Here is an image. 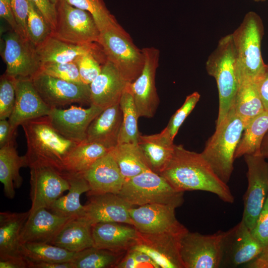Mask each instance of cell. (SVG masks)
<instances>
[{
	"label": "cell",
	"instance_id": "1",
	"mask_svg": "<svg viewBox=\"0 0 268 268\" xmlns=\"http://www.w3.org/2000/svg\"><path fill=\"white\" fill-rule=\"evenodd\" d=\"M176 190L206 191L225 202L234 201L230 188L214 172L201 153L175 145L172 156L160 174Z\"/></svg>",
	"mask_w": 268,
	"mask_h": 268
},
{
	"label": "cell",
	"instance_id": "2",
	"mask_svg": "<svg viewBox=\"0 0 268 268\" xmlns=\"http://www.w3.org/2000/svg\"><path fill=\"white\" fill-rule=\"evenodd\" d=\"M21 126L26 140L27 151L24 156L28 167L32 163H43L63 174L65 160L78 143L61 134L47 116L29 120Z\"/></svg>",
	"mask_w": 268,
	"mask_h": 268
},
{
	"label": "cell",
	"instance_id": "3",
	"mask_svg": "<svg viewBox=\"0 0 268 268\" xmlns=\"http://www.w3.org/2000/svg\"><path fill=\"white\" fill-rule=\"evenodd\" d=\"M264 34L262 19L253 11L246 14L242 23L232 34L238 83L246 80L257 81L262 75L266 65L261 52Z\"/></svg>",
	"mask_w": 268,
	"mask_h": 268
},
{
	"label": "cell",
	"instance_id": "4",
	"mask_svg": "<svg viewBox=\"0 0 268 268\" xmlns=\"http://www.w3.org/2000/svg\"><path fill=\"white\" fill-rule=\"evenodd\" d=\"M246 126L232 107L225 119L216 127L201 152L214 172L226 184L233 172L235 152Z\"/></svg>",
	"mask_w": 268,
	"mask_h": 268
},
{
	"label": "cell",
	"instance_id": "5",
	"mask_svg": "<svg viewBox=\"0 0 268 268\" xmlns=\"http://www.w3.org/2000/svg\"><path fill=\"white\" fill-rule=\"evenodd\" d=\"M208 74L216 82L219 109L216 127L225 119L232 106L238 87L236 57L232 34L222 37L205 63Z\"/></svg>",
	"mask_w": 268,
	"mask_h": 268
},
{
	"label": "cell",
	"instance_id": "6",
	"mask_svg": "<svg viewBox=\"0 0 268 268\" xmlns=\"http://www.w3.org/2000/svg\"><path fill=\"white\" fill-rule=\"evenodd\" d=\"M184 193L160 174L148 170L126 181L118 195L133 206L160 203L176 208L184 202Z\"/></svg>",
	"mask_w": 268,
	"mask_h": 268
},
{
	"label": "cell",
	"instance_id": "7",
	"mask_svg": "<svg viewBox=\"0 0 268 268\" xmlns=\"http://www.w3.org/2000/svg\"><path fill=\"white\" fill-rule=\"evenodd\" d=\"M97 43L107 60L113 64L126 81L132 82L140 75L144 64V54L121 25L101 31Z\"/></svg>",
	"mask_w": 268,
	"mask_h": 268
},
{
	"label": "cell",
	"instance_id": "8",
	"mask_svg": "<svg viewBox=\"0 0 268 268\" xmlns=\"http://www.w3.org/2000/svg\"><path fill=\"white\" fill-rule=\"evenodd\" d=\"M226 232L208 235L188 230L180 241V256L185 268H217L223 261Z\"/></svg>",
	"mask_w": 268,
	"mask_h": 268
},
{
	"label": "cell",
	"instance_id": "9",
	"mask_svg": "<svg viewBox=\"0 0 268 268\" xmlns=\"http://www.w3.org/2000/svg\"><path fill=\"white\" fill-rule=\"evenodd\" d=\"M56 6V25L51 36L75 44L98 42L100 31L90 13L66 0H58Z\"/></svg>",
	"mask_w": 268,
	"mask_h": 268
},
{
	"label": "cell",
	"instance_id": "10",
	"mask_svg": "<svg viewBox=\"0 0 268 268\" xmlns=\"http://www.w3.org/2000/svg\"><path fill=\"white\" fill-rule=\"evenodd\" d=\"M0 55L6 65L5 73L9 76L32 79L40 72L36 47L12 29L0 39Z\"/></svg>",
	"mask_w": 268,
	"mask_h": 268
},
{
	"label": "cell",
	"instance_id": "11",
	"mask_svg": "<svg viewBox=\"0 0 268 268\" xmlns=\"http://www.w3.org/2000/svg\"><path fill=\"white\" fill-rule=\"evenodd\" d=\"M248 168V188L243 197L242 220L251 231L268 196V164L261 153L244 156Z\"/></svg>",
	"mask_w": 268,
	"mask_h": 268
},
{
	"label": "cell",
	"instance_id": "12",
	"mask_svg": "<svg viewBox=\"0 0 268 268\" xmlns=\"http://www.w3.org/2000/svg\"><path fill=\"white\" fill-rule=\"evenodd\" d=\"M30 197L31 206L29 213L38 209H48L53 202L68 191V179L54 167L43 163L29 165Z\"/></svg>",
	"mask_w": 268,
	"mask_h": 268
},
{
	"label": "cell",
	"instance_id": "13",
	"mask_svg": "<svg viewBox=\"0 0 268 268\" xmlns=\"http://www.w3.org/2000/svg\"><path fill=\"white\" fill-rule=\"evenodd\" d=\"M188 230L185 227L177 230L157 233L138 231L136 242L130 249L145 253L160 268H185L180 256V241Z\"/></svg>",
	"mask_w": 268,
	"mask_h": 268
},
{
	"label": "cell",
	"instance_id": "14",
	"mask_svg": "<svg viewBox=\"0 0 268 268\" xmlns=\"http://www.w3.org/2000/svg\"><path fill=\"white\" fill-rule=\"evenodd\" d=\"M142 50L144 56L143 68L140 75L130 83L139 117L151 118L154 116L159 103L155 75L160 51L154 47H145Z\"/></svg>",
	"mask_w": 268,
	"mask_h": 268
},
{
	"label": "cell",
	"instance_id": "15",
	"mask_svg": "<svg viewBox=\"0 0 268 268\" xmlns=\"http://www.w3.org/2000/svg\"><path fill=\"white\" fill-rule=\"evenodd\" d=\"M32 80L41 97L51 108L73 103L90 104L89 85L69 82L40 72Z\"/></svg>",
	"mask_w": 268,
	"mask_h": 268
},
{
	"label": "cell",
	"instance_id": "16",
	"mask_svg": "<svg viewBox=\"0 0 268 268\" xmlns=\"http://www.w3.org/2000/svg\"><path fill=\"white\" fill-rule=\"evenodd\" d=\"M102 110L91 104L87 108L74 106L66 109L53 108L47 117L61 134L79 143L85 141L90 124Z\"/></svg>",
	"mask_w": 268,
	"mask_h": 268
},
{
	"label": "cell",
	"instance_id": "17",
	"mask_svg": "<svg viewBox=\"0 0 268 268\" xmlns=\"http://www.w3.org/2000/svg\"><path fill=\"white\" fill-rule=\"evenodd\" d=\"M176 208L152 203L132 206L129 211L133 226L143 233H157L181 229L185 226L177 219Z\"/></svg>",
	"mask_w": 268,
	"mask_h": 268
},
{
	"label": "cell",
	"instance_id": "18",
	"mask_svg": "<svg viewBox=\"0 0 268 268\" xmlns=\"http://www.w3.org/2000/svg\"><path fill=\"white\" fill-rule=\"evenodd\" d=\"M51 109L38 93L31 78H16L15 102L8 119L13 132L26 121L47 116Z\"/></svg>",
	"mask_w": 268,
	"mask_h": 268
},
{
	"label": "cell",
	"instance_id": "19",
	"mask_svg": "<svg viewBox=\"0 0 268 268\" xmlns=\"http://www.w3.org/2000/svg\"><path fill=\"white\" fill-rule=\"evenodd\" d=\"M84 205L85 217L93 225L99 222H115L133 225L129 211L133 206L118 194L88 195Z\"/></svg>",
	"mask_w": 268,
	"mask_h": 268
},
{
	"label": "cell",
	"instance_id": "20",
	"mask_svg": "<svg viewBox=\"0 0 268 268\" xmlns=\"http://www.w3.org/2000/svg\"><path fill=\"white\" fill-rule=\"evenodd\" d=\"M128 83L113 64L107 60L100 74L89 85L90 105L103 110L119 104Z\"/></svg>",
	"mask_w": 268,
	"mask_h": 268
},
{
	"label": "cell",
	"instance_id": "21",
	"mask_svg": "<svg viewBox=\"0 0 268 268\" xmlns=\"http://www.w3.org/2000/svg\"><path fill=\"white\" fill-rule=\"evenodd\" d=\"M263 248L264 246L241 220L226 231L223 260L225 259L234 267L248 264L255 259Z\"/></svg>",
	"mask_w": 268,
	"mask_h": 268
},
{
	"label": "cell",
	"instance_id": "22",
	"mask_svg": "<svg viewBox=\"0 0 268 268\" xmlns=\"http://www.w3.org/2000/svg\"><path fill=\"white\" fill-rule=\"evenodd\" d=\"M90 190L87 196L105 193L118 194L125 179L109 152L95 161L83 174Z\"/></svg>",
	"mask_w": 268,
	"mask_h": 268
},
{
	"label": "cell",
	"instance_id": "23",
	"mask_svg": "<svg viewBox=\"0 0 268 268\" xmlns=\"http://www.w3.org/2000/svg\"><path fill=\"white\" fill-rule=\"evenodd\" d=\"M74 217L55 214L45 208L30 213L20 233L21 244L25 243L50 244L66 224Z\"/></svg>",
	"mask_w": 268,
	"mask_h": 268
},
{
	"label": "cell",
	"instance_id": "24",
	"mask_svg": "<svg viewBox=\"0 0 268 268\" xmlns=\"http://www.w3.org/2000/svg\"><path fill=\"white\" fill-rule=\"evenodd\" d=\"M138 231L127 223L105 222L92 225L94 247L125 253L136 243Z\"/></svg>",
	"mask_w": 268,
	"mask_h": 268
},
{
	"label": "cell",
	"instance_id": "25",
	"mask_svg": "<svg viewBox=\"0 0 268 268\" xmlns=\"http://www.w3.org/2000/svg\"><path fill=\"white\" fill-rule=\"evenodd\" d=\"M36 50L41 65L47 63L74 62L78 57L89 53L106 58L98 43L75 44L62 41L52 36L37 46Z\"/></svg>",
	"mask_w": 268,
	"mask_h": 268
},
{
	"label": "cell",
	"instance_id": "26",
	"mask_svg": "<svg viewBox=\"0 0 268 268\" xmlns=\"http://www.w3.org/2000/svg\"><path fill=\"white\" fill-rule=\"evenodd\" d=\"M122 122L119 103L103 109L90 124L85 141L111 149L118 143Z\"/></svg>",
	"mask_w": 268,
	"mask_h": 268
},
{
	"label": "cell",
	"instance_id": "27",
	"mask_svg": "<svg viewBox=\"0 0 268 268\" xmlns=\"http://www.w3.org/2000/svg\"><path fill=\"white\" fill-rule=\"evenodd\" d=\"M163 131L151 135L140 134L137 144L150 169L160 174L170 161L175 144Z\"/></svg>",
	"mask_w": 268,
	"mask_h": 268
},
{
	"label": "cell",
	"instance_id": "28",
	"mask_svg": "<svg viewBox=\"0 0 268 268\" xmlns=\"http://www.w3.org/2000/svg\"><path fill=\"white\" fill-rule=\"evenodd\" d=\"M26 167H28L27 159L24 155H18L14 139L0 147V181L7 198L13 199L15 189L21 186L23 179L19 171L20 168Z\"/></svg>",
	"mask_w": 268,
	"mask_h": 268
},
{
	"label": "cell",
	"instance_id": "29",
	"mask_svg": "<svg viewBox=\"0 0 268 268\" xmlns=\"http://www.w3.org/2000/svg\"><path fill=\"white\" fill-rule=\"evenodd\" d=\"M50 244L75 253L93 247L92 225L84 216L73 218Z\"/></svg>",
	"mask_w": 268,
	"mask_h": 268
},
{
	"label": "cell",
	"instance_id": "30",
	"mask_svg": "<svg viewBox=\"0 0 268 268\" xmlns=\"http://www.w3.org/2000/svg\"><path fill=\"white\" fill-rule=\"evenodd\" d=\"M30 214L23 212L0 213V258L21 255L20 235Z\"/></svg>",
	"mask_w": 268,
	"mask_h": 268
},
{
	"label": "cell",
	"instance_id": "31",
	"mask_svg": "<svg viewBox=\"0 0 268 268\" xmlns=\"http://www.w3.org/2000/svg\"><path fill=\"white\" fill-rule=\"evenodd\" d=\"M69 184L68 193L58 198L47 209L65 217L84 216V205L80 201L81 195L90 190L89 186L82 174L66 176Z\"/></svg>",
	"mask_w": 268,
	"mask_h": 268
},
{
	"label": "cell",
	"instance_id": "32",
	"mask_svg": "<svg viewBox=\"0 0 268 268\" xmlns=\"http://www.w3.org/2000/svg\"><path fill=\"white\" fill-rule=\"evenodd\" d=\"M110 150L94 142L78 143L69 152L64 163V175L82 174L98 159Z\"/></svg>",
	"mask_w": 268,
	"mask_h": 268
},
{
	"label": "cell",
	"instance_id": "33",
	"mask_svg": "<svg viewBox=\"0 0 268 268\" xmlns=\"http://www.w3.org/2000/svg\"><path fill=\"white\" fill-rule=\"evenodd\" d=\"M232 107L246 125L252 119L265 111L257 81L246 80L239 82Z\"/></svg>",
	"mask_w": 268,
	"mask_h": 268
},
{
	"label": "cell",
	"instance_id": "34",
	"mask_svg": "<svg viewBox=\"0 0 268 268\" xmlns=\"http://www.w3.org/2000/svg\"><path fill=\"white\" fill-rule=\"evenodd\" d=\"M110 151L125 182L143 172L151 170L137 143H118Z\"/></svg>",
	"mask_w": 268,
	"mask_h": 268
},
{
	"label": "cell",
	"instance_id": "35",
	"mask_svg": "<svg viewBox=\"0 0 268 268\" xmlns=\"http://www.w3.org/2000/svg\"><path fill=\"white\" fill-rule=\"evenodd\" d=\"M268 131V111L258 115L246 125L236 148L234 158L260 153L262 140Z\"/></svg>",
	"mask_w": 268,
	"mask_h": 268
},
{
	"label": "cell",
	"instance_id": "36",
	"mask_svg": "<svg viewBox=\"0 0 268 268\" xmlns=\"http://www.w3.org/2000/svg\"><path fill=\"white\" fill-rule=\"evenodd\" d=\"M130 83H128L119 102L122 113V122L118 143H137L141 134L138 129L139 117L134 102Z\"/></svg>",
	"mask_w": 268,
	"mask_h": 268
},
{
	"label": "cell",
	"instance_id": "37",
	"mask_svg": "<svg viewBox=\"0 0 268 268\" xmlns=\"http://www.w3.org/2000/svg\"><path fill=\"white\" fill-rule=\"evenodd\" d=\"M20 252L29 261L47 263L71 262L76 253L46 243L21 244Z\"/></svg>",
	"mask_w": 268,
	"mask_h": 268
},
{
	"label": "cell",
	"instance_id": "38",
	"mask_svg": "<svg viewBox=\"0 0 268 268\" xmlns=\"http://www.w3.org/2000/svg\"><path fill=\"white\" fill-rule=\"evenodd\" d=\"M125 254L93 246L76 252L71 262L73 268H114Z\"/></svg>",
	"mask_w": 268,
	"mask_h": 268
},
{
	"label": "cell",
	"instance_id": "39",
	"mask_svg": "<svg viewBox=\"0 0 268 268\" xmlns=\"http://www.w3.org/2000/svg\"><path fill=\"white\" fill-rule=\"evenodd\" d=\"M70 5L86 11L93 16L100 31L120 25L103 0H66Z\"/></svg>",
	"mask_w": 268,
	"mask_h": 268
},
{
	"label": "cell",
	"instance_id": "40",
	"mask_svg": "<svg viewBox=\"0 0 268 268\" xmlns=\"http://www.w3.org/2000/svg\"><path fill=\"white\" fill-rule=\"evenodd\" d=\"M28 0L27 35L28 40L36 47L52 35V29L34 3Z\"/></svg>",
	"mask_w": 268,
	"mask_h": 268
},
{
	"label": "cell",
	"instance_id": "41",
	"mask_svg": "<svg viewBox=\"0 0 268 268\" xmlns=\"http://www.w3.org/2000/svg\"><path fill=\"white\" fill-rule=\"evenodd\" d=\"M107 59L89 53L78 57L74 61L77 66L81 81L87 85L97 77Z\"/></svg>",
	"mask_w": 268,
	"mask_h": 268
},
{
	"label": "cell",
	"instance_id": "42",
	"mask_svg": "<svg viewBox=\"0 0 268 268\" xmlns=\"http://www.w3.org/2000/svg\"><path fill=\"white\" fill-rule=\"evenodd\" d=\"M16 99V78L6 73L0 78V120L10 116Z\"/></svg>",
	"mask_w": 268,
	"mask_h": 268
},
{
	"label": "cell",
	"instance_id": "43",
	"mask_svg": "<svg viewBox=\"0 0 268 268\" xmlns=\"http://www.w3.org/2000/svg\"><path fill=\"white\" fill-rule=\"evenodd\" d=\"M200 98V94L198 92L189 95L182 106L171 117L167 126L163 130L171 139L174 140L180 127L194 109Z\"/></svg>",
	"mask_w": 268,
	"mask_h": 268
},
{
	"label": "cell",
	"instance_id": "44",
	"mask_svg": "<svg viewBox=\"0 0 268 268\" xmlns=\"http://www.w3.org/2000/svg\"><path fill=\"white\" fill-rule=\"evenodd\" d=\"M40 72L69 82L83 83L81 80L77 66L74 62L43 64Z\"/></svg>",
	"mask_w": 268,
	"mask_h": 268
},
{
	"label": "cell",
	"instance_id": "45",
	"mask_svg": "<svg viewBox=\"0 0 268 268\" xmlns=\"http://www.w3.org/2000/svg\"><path fill=\"white\" fill-rule=\"evenodd\" d=\"M114 268H160V267L145 253L129 249Z\"/></svg>",
	"mask_w": 268,
	"mask_h": 268
},
{
	"label": "cell",
	"instance_id": "46",
	"mask_svg": "<svg viewBox=\"0 0 268 268\" xmlns=\"http://www.w3.org/2000/svg\"><path fill=\"white\" fill-rule=\"evenodd\" d=\"M251 232L264 247L268 244V196Z\"/></svg>",
	"mask_w": 268,
	"mask_h": 268
},
{
	"label": "cell",
	"instance_id": "47",
	"mask_svg": "<svg viewBox=\"0 0 268 268\" xmlns=\"http://www.w3.org/2000/svg\"><path fill=\"white\" fill-rule=\"evenodd\" d=\"M11 5L15 19L21 35L27 39V20L29 12L28 0H11Z\"/></svg>",
	"mask_w": 268,
	"mask_h": 268
},
{
	"label": "cell",
	"instance_id": "48",
	"mask_svg": "<svg viewBox=\"0 0 268 268\" xmlns=\"http://www.w3.org/2000/svg\"><path fill=\"white\" fill-rule=\"evenodd\" d=\"M36 6L53 31L56 25L57 11L55 4L50 0H29Z\"/></svg>",
	"mask_w": 268,
	"mask_h": 268
},
{
	"label": "cell",
	"instance_id": "49",
	"mask_svg": "<svg viewBox=\"0 0 268 268\" xmlns=\"http://www.w3.org/2000/svg\"><path fill=\"white\" fill-rule=\"evenodd\" d=\"M0 16L7 21L13 30L21 35L12 11L11 0H0Z\"/></svg>",
	"mask_w": 268,
	"mask_h": 268
},
{
	"label": "cell",
	"instance_id": "50",
	"mask_svg": "<svg viewBox=\"0 0 268 268\" xmlns=\"http://www.w3.org/2000/svg\"><path fill=\"white\" fill-rule=\"evenodd\" d=\"M0 268H29V261L22 255L0 258Z\"/></svg>",
	"mask_w": 268,
	"mask_h": 268
},
{
	"label": "cell",
	"instance_id": "51",
	"mask_svg": "<svg viewBox=\"0 0 268 268\" xmlns=\"http://www.w3.org/2000/svg\"><path fill=\"white\" fill-rule=\"evenodd\" d=\"M257 85L264 108L268 111V65H266L262 75L257 80Z\"/></svg>",
	"mask_w": 268,
	"mask_h": 268
},
{
	"label": "cell",
	"instance_id": "52",
	"mask_svg": "<svg viewBox=\"0 0 268 268\" xmlns=\"http://www.w3.org/2000/svg\"><path fill=\"white\" fill-rule=\"evenodd\" d=\"M15 133L12 131L7 119L0 120V147L15 139Z\"/></svg>",
	"mask_w": 268,
	"mask_h": 268
},
{
	"label": "cell",
	"instance_id": "53",
	"mask_svg": "<svg viewBox=\"0 0 268 268\" xmlns=\"http://www.w3.org/2000/svg\"><path fill=\"white\" fill-rule=\"evenodd\" d=\"M249 268H268V244L261 253L253 260L247 264Z\"/></svg>",
	"mask_w": 268,
	"mask_h": 268
},
{
	"label": "cell",
	"instance_id": "54",
	"mask_svg": "<svg viewBox=\"0 0 268 268\" xmlns=\"http://www.w3.org/2000/svg\"><path fill=\"white\" fill-rule=\"evenodd\" d=\"M29 268H73L71 262L65 263L35 262L29 261Z\"/></svg>",
	"mask_w": 268,
	"mask_h": 268
},
{
	"label": "cell",
	"instance_id": "55",
	"mask_svg": "<svg viewBox=\"0 0 268 268\" xmlns=\"http://www.w3.org/2000/svg\"><path fill=\"white\" fill-rule=\"evenodd\" d=\"M260 153L264 158L268 159V131L262 140Z\"/></svg>",
	"mask_w": 268,
	"mask_h": 268
},
{
	"label": "cell",
	"instance_id": "56",
	"mask_svg": "<svg viewBox=\"0 0 268 268\" xmlns=\"http://www.w3.org/2000/svg\"><path fill=\"white\" fill-rule=\"evenodd\" d=\"M53 3L56 4L58 0H50Z\"/></svg>",
	"mask_w": 268,
	"mask_h": 268
},
{
	"label": "cell",
	"instance_id": "57",
	"mask_svg": "<svg viewBox=\"0 0 268 268\" xmlns=\"http://www.w3.org/2000/svg\"><path fill=\"white\" fill-rule=\"evenodd\" d=\"M253 0L256 2H263V1H266V0Z\"/></svg>",
	"mask_w": 268,
	"mask_h": 268
},
{
	"label": "cell",
	"instance_id": "58",
	"mask_svg": "<svg viewBox=\"0 0 268 268\" xmlns=\"http://www.w3.org/2000/svg\"></svg>",
	"mask_w": 268,
	"mask_h": 268
}]
</instances>
